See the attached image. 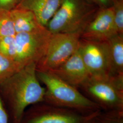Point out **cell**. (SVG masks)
Wrapping results in <instances>:
<instances>
[{
    "instance_id": "10",
    "label": "cell",
    "mask_w": 123,
    "mask_h": 123,
    "mask_svg": "<svg viewBox=\"0 0 123 123\" xmlns=\"http://www.w3.org/2000/svg\"><path fill=\"white\" fill-rule=\"evenodd\" d=\"M49 72L78 88H79L89 77L79 49L62 65Z\"/></svg>"
},
{
    "instance_id": "18",
    "label": "cell",
    "mask_w": 123,
    "mask_h": 123,
    "mask_svg": "<svg viewBox=\"0 0 123 123\" xmlns=\"http://www.w3.org/2000/svg\"><path fill=\"white\" fill-rule=\"evenodd\" d=\"M112 7L117 33L123 35V0H114Z\"/></svg>"
},
{
    "instance_id": "20",
    "label": "cell",
    "mask_w": 123,
    "mask_h": 123,
    "mask_svg": "<svg viewBox=\"0 0 123 123\" xmlns=\"http://www.w3.org/2000/svg\"><path fill=\"white\" fill-rule=\"evenodd\" d=\"M88 2L94 5L98 9L106 8L112 6L114 0H87Z\"/></svg>"
},
{
    "instance_id": "21",
    "label": "cell",
    "mask_w": 123,
    "mask_h": 123,
    "mask_svg": "<svg viewBox=\"0 0 123 123\" xmlns=\"http://www.w3.org/2000/svg\"><path fill=\"white\" fill-rule=\"evenodd\" d=\"M0 123H10L9 116L0 96Z\"/></svg>"
},
{
    "instance_id": "4",
    "label": "cell",
    "mask_w": 123,
    "mask_h": 123,
    "mask_svg": "<svg viewBox=\"0 0 123 123\" xmlns=\"http://www.w3.org/2000/svg\"><path fill=\"white\" fill-rule=\"evenodd\" d=\"M79 88L101 110H123V74L89 76Z\"/></svg>"
},
{
    "instance_id": "13",
    "label": "cell",
    "mask_w": 123,
    "mask_h": 123,
    "mask_svg": "<svg viewBox=\"0 0 123 123\" xmlns=\"http://www.w3.org/2000/svg\"><path fill=\"white\" fill-rule=\"evenodd\" d=\"M110 74H123V35L117 34L106 41Z\"/></svg>"
},
{
    "instance_id": "15",
    "label": "cell",
    "mask_w": 123,
    "mask_h": 123,
    "mask_svg": "<svg viewBox=\"0 0 123 123\" xmlns=\"http://www.w3.org/2000/svg\"><path fill=\"white\" fill-rule=\"evenodd\" d=\"M19 70L13 60L0 53V84Z\"/></svg>"
},
{
    "instance_id": "16",
    "label": "cell",
    "mask_w": 123,
    "mask_h": 123,
    "mask_svg": "<svg viewBox=\"0 0 123 123\" xmlns=\"http://www.w3.org/2000/svg\"><path fill=\"white\" fill-rule=\"evenodd\" d=\"M15 34L10 11L0 10V36H14Z\"/></svg>"
},
{
    "instance_id": "22",
    "label": "cell",
    "mask_w": 123,
    "mask_h": 123,
    "mask_svg": "<svg viewBox=\"0 0 123 123\" xmlns=\"http://www.w3.org/2000/svg\"><path fill=\"white\" fill-rule=\"evenodd\" d=\"M92 119H91L88 123H92Z\"/></svg>"
},
{
    "instance_id": "19",
    "label": "cell",
    "mask_w": 123,
    "mask_h": 123,
    "mask_svg": "<svg viewBox=\"0 0 123 123\" xmlns=\"http://www.w3.org/2000/svg\"><path fill=\"white\" fill-rule=\"evenodd\" d=\"M21 0H0V10L11 11L14 9Z\"/></svg>"
},
{
    "instance_id": "2",
    "label": "cell",
    "mask_w": 123,
    "mask_h": 123,
    "mask_svg": "<svg viewBox=\"0 0 123 123\" xmlns=\"http://www.w3.org/2000/svg\"><path fill=\"white\" fill-rule=\"evenodd\" d=\"M37 75L40 82L45 86V102L87 114L101 110L79 88L67 83L52 73L37 70Z\"/></svg>"
},
{
    "instance_id": "6",
    "label": "cell",
    "mask_w": 123,
    "mask_h": 123,
    "mask_svg": "<svg viewBox=\"0 0 123 123\" xmlns=\"http://www.w3.org/2000/svg\"><path fill=\"white\" fill-rule=\"evenodd\" d=\"M51 35L46 27L39 31L15 34L14 61L19 70L39 62L46 52Z\"/></svg>"
},
{
    "instance_id": "8",
    "label": "cell",
    "mask_w": 123,
    "mask_h": 123,
    "mask_svg": "<svg viewBox=\"0 0 123 123\" xmlns=\"http://www.w3.org/2000/svg\"><path fill=\"white\" fill-rule=\"evenodd\" d=\"M79 49L89 76L110 74L105 42H94L80 38Z\"/></svg>"
},
{
    "instance_id": "14",
    "label": "cell",
    "mask_w": 123,
    "mask_h": 123,
    "mask_svg": "<svg viewBox=\"0 0 123 123\" xmlns=\"http://www.w3.org/2000/svg\"><path fill=\"white\" fill-rule=\"evenodd\" d=\"M92 123H123V110H100Z\"/></svg>"
},
{
    "instance_id": "5",
    "label": "cell",
    "mask_w": 123,
    "mask_h": 123,
    "mask_svg": "<svg viewBox=\"0 0 123 123\" xmlns=\"http://www.w3.org/2000/svg\"><path fill=\"white\" fill-rule=\"evenodd\" d=\"M100 110L87 114L42 102L27 108L21 123H88Z\"/></svg>"
},
{
    "instance_id": "9",
    "label": "cell",
    "mask_w": 123,
    "mask_h": 123,
    "mask_svg": "<svg viewBox=\"0 0 123 123\" xmlns=\"http://www.w3.org/2000/svg\"><path fill=\"white\" fill-rule=\"evenodd\" d=\"M118 34L114 22L112 6L98 9L80 34V38L88 41L104 42Z\"/></svg>"
},
{
    "instance_id": "11",
    "label": "cell",
    "mask_w": 123,
    "mask_h": 123,
    "mask_svg": "<svg viewBox=\"0 0 123 123\" xmlns=\"http://www.w3.org/2000/svg\"><path fill=\"white\" fill-rule=\"evenodd\" d=\"M61 2L62 0H21L16 7L31 11L40 23L46 27Z\"/></svg>"
},
{
    "instance_id": "7",
    "label": "cell",
    "mask_w": 123,
    "mask_h": 123,
    "mask_svg": "<svg viewBox=\"0 0 123 123\" xmlns=\"http://www.w3.org/2000/svg\"><path fill=\"white\" fill-rule=\"evenodd\" d=\"M79 33H51L44 56L37 64V70L51 71L62 65L79 48Z\"/></svg>"
},
{
    "instance_id": "1",
    "label": "cell",
    "mask_w": 123,
    "mask_h": 123,
    "mask_svg": "<svg viewBox=\"0 0 123 123\" xmlns=\"http://www.w3.org/2000/svg\"><path fill=\"white\" fill-rule=\"evenodd\" d=\"M37 75V64L23 68L0 84V96L10 123H21L26 109L44 102L46 89Z\"/></svg>"
},
{
    "instance_id": "3",
    "label": "cell",
    "mask_w": 123,
    "mask_h": 123,
    "mask_svg": "<svg viewBox=\"0 0 123 123\" xmlns=\"http://www.w3.org/2000/svg\"><path fill=\"white\" fill-rule=\"evenodd\" d=\"M98 8L87 0H62L46 28L51 33H79L93 17Z\"/></svg>"
},
{
    "instance_id": "12",
    "label": "cell",
    "mask_w": 123,
    "mask_h": 123,
    "mask_svg": "<svg viewBox=\"0 0 123 123\" xmlns=\"http://www.w3.org/2000/svg\"><path fill=\"white\" fill-rule=\"evenodd\" d=\"M10 12L16 34L39 31L45 28L40 23L34 14L30 11L15 7Z\"/></svg>"
},
{
    "instance_id": "17",
    "label": "cell",
    "mask_w": 123,
    "mask_h": 123,
    "mask_svg": "<svg viewBox=\"0 0 123 123\" xmlns=\"http://www.w3.org/2000/svg\"><path fill=\"white\" fill-rule=\"evenodd\" d=\"M15 35L0 36V53L14 61L15 57Z\"/></svg>"
}]
</instances>
